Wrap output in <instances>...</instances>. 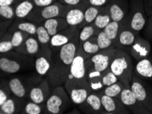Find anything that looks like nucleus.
<instances>
[{
    "instance_id": "nucleus-30",
    "label": "nucleus",
    "mask_w": 152,
    "mask_h": 114,
    "mask_svg": "<svg viewBox=\"0 0 152 114\" xmlns=\"http://www.w3.org/2000/svg\"><path fill=\"white\" fill-rule=\"evenodd\" d=\"M102 8L93 6H87L85 11L84 20L79 28L80 29L82 27L86 26V25L92 24L94 22V21H95L96 18L97 17Z\"/></svg>"
},
{
    "instance_id": "nucleus-6",
    "label": "nucleus",
    "mask_w": 152,
    "mask_h": 114,
    "mask_svg": "<svg viewBox=\"0 0 152 114\" xmlns=\"http://www.w3.org/2000/svg\"><path fill=\"white\" fill-rule=\"evenodd\" d=\"M72 101L64 85H59L52 90L45 103L46 113L61 114L67 110Z\"/></svg>"
},
{
    "instance_id": "nucleus-38",
    "label": "nucleus",
    "mask_w": 152,
    "mask_h": 114,
    "mask_svg": "<svg viewBox=\"0 0 152 114\" xmlns=\"http://www.w3.org/2000/svg\"><path fill=\"white\" fill-rule=\"evenodd\" d=\"M96 38H97V43L100 50L107 49L110 47H115L113 41L110 40L109 37L105 34L103 30L99 32L96 36Z\"/></svg>"
},
{
    "instance_id": "nucleus-18",
    "label": "nucleus",
    "mask_w": 152,
    "mask_h": 114,
    "mask_svg": "<svg viewBox=\"0 0 152 114\" xmlns=\"http://www.w3.org/2000/svg\"><path fill=\"white\" fill-rule=\"evenodd\" d=\"M101 101L104 109L105 113L110 114H130V111L124 105L121 100L117 98L110 97L98 92Z\"/></svg>"
},
{
    "instance_id": "nucleus-37",
    "label": "nucleus",
    "mask_w": 152,
    "mask_h": 114,
    "mask_svg": "<svg viewBox=\"0 0 152 114\" xmlns=\"http://www.w3.org/2000/svg\"><path fill=\"white\" fill-rule=\"evenodd\" d=\"M12 34L7 31L1 35L0 41V53H4L10 52L14 49L12 40Z\"/></svg>"
},
{
    "instance_id": "nucleus-41",
    "label": "nucleus",
    "mask_w": 152,
    "mask_h": 114,
    "mask_svg": "<svg viewBox=\"0 0 152 114\" xmlns=\"http://www.w3.org/2000/svg\"><path fill=\"white\" fill-rule=\"evenodd\" d=\"M10 96H12V92L8 84V81L1 79L0 88V105L6 101Z\"/></svg>"
},
{
    "instance_id": "nucleus-7",
    "label": "nucleus",
    "mask_w": 152,
    "mask_h": 114,
    "mask_svg": "<svg viewBox=\"0 0 152 114\" xmlns=\"http://www.w3.org/2000/svg\"><path fill=\"white\" fill-rule=\"evenodd\" d=\"M64 87L70 96L72 103L77 105L83 103L89 94L92 92L87 79H77L68 77L64 84Z\"/></svg>"
},
{
    "instance_id": "nucleus-20",
    "label": "nucleus",
    "mask_w": 152,
    "mask_h": 114,
    "mask_svg": "<svg viewBox=\"0 0 152 114\" xmlns=\"http://www.w3.org/2000/svg\"><path fill=\"white\" fill-rule=\"evenodd\" d=\"M137 36L138 35L129 28L125 21L122 23L121 28L115 42L114 46L119 49L126 51L134 43Z\"/></svg>"
},
{
    "instance_id": "nucleus-33",
    "label": "nucleus",
    "mask_w": 152,
    "mask_h": 114,
    "mask_svg": "<svg viewBox=\"0 0 152 114\" xmlns=\"http://www.w3.org/2000/svg\"><path fill=\"white\" fill-rule=\"evenodd\" d=\"M36 38L40 43V48H45L47 46H50V39L51 36H50L47 29L42 24H39L37 27L36 31Z\"/></svg>"
},
{
    "instance_id": "nucleus-10",
    "label": "nucleus",
    "mask_w": 152,
    "mask_h": 114,
    "mask_svg": "<svg viewBox=\"0 0 152 114\" xmlns=\"http://www.w3.org/2000/svg\"><path fill=\"white\" fill-rule=\"evenodd\" d=\"M117 51V48L110 47L100 50L86 60V69L88 71L102 72L109 68L110 62Z\"/></svg>"
},
{
    "instance_id": "nucleus-16",
    "label": "nucleus",
    "mask_w": 152,
    "mask_h": 114,
    "mask_svg": "<svg viewBox=\"0 0 152 114\" xmlns=\"http://www.w3.org/2000/svg\"><path fill=\"white\" fill-rule=\"evenodd\" d=\"M108 7L112 21L124 22L128 14L130 0H111Z\"/></svg>"
},
{
    "instance_id": "nucleus-21",
    "label": "nucleus",
    "mask_w": 152,
    "mask_h": 114,
    "mask_svg": "<svg viewBox=\"0 0 152 114\" xmlns=\"http://www.w3.org/2000/svg\"><path fill=\"white\" fill-rule=\"evenodd\" d=\"M87 4H79L77 6H70L66 13L65 18L69 26L79 27L84 20V15Z\"/></svg>"
},
{
    "instance_id": "nucleus-39",
    "label": "nucleus",
    "mask_w": 152,
    "mask_h": 114,
    "mask_svg": "<svg viewBox=\"0 0 152 114\" xmlns=\"http://www.w3.org/2000/svg\"><path fill=\"white\" fill-rule=\"evenodd\" d=\"M29 36L30 35L29 34L22 31H19V30L12 32L11 40H12L14 49H15L18 48V46L21 45Z\"/></svg>"
},
{
    "instance_id": "nucleus-45",
    "label": "nucleus",
    "mask_w": 152,
    "mask_h": 114,
    "mask_svg": "<svg viewBox=\"0 0 152 114\" xmlns=\"http://www.w3.org/2000/svg\"><path fill=\"white\" fill-rule=\"evenodd\" d=\"M58 1L67 6H77L79 4H87V0H58Z\"/></svg>"
},
{
    "instance_id": "nucleus-12",
    "label": "nucleus",
    "mask_w": 152,
    "mask_h": 114,
    "mask_svg": "<svg viewBox=\"0 0 152 114\" xmlns=\"http://www.w3.org/2000/svg\"><path fill=\"white\" fill-rule=\"evenodd\" d=\"M79 31L80 29L78 27L69 26L51 36L50 47L53 53L59 51L62 46L70 43Z\"/></svg>"
},
{
    "instance_id": "nucleus-14",
    "label": "nucleus",
    "mask_w": 152,
    "mask_h": 114,
    "mask_svg": "<svg viewBox=\"0 0 152 114\" xmlns=\"http://www.w3.org/2000/svg\"><path fill=\"white\" fill-rule=\"evenodd\" d=\"M126 51H127L135 60L139 62L150 55L151 46L149 40L138 35L134 43Z\"/></svg>"
},
{
    "instance_id": "nucleus-23",
    "label": "nucleus",
    "mask_w": 152,
    "mask_h": 114,
    "mask_svg": "<svg viewBox=\"0 0 152 114\" xmlns=\"http://www.w3.org/2000/svg\"><path fill=\"white\" fill-rule=\"evenodd\" d=\"M38 24L30 21L26 19V18H15L12 23L9 27L8 32L12 34L15 31H22L29 34L31 36H35L36 35L37 27Z\"/></svg>"
},
{
    "instance_id": "nucleus-27",
    "label": "nucleus",
    "mask_w": 152,
    "mask_h": 114,
    "mask_svg": "<svg viewBox=\"0 0 152 114\" xmlns=\"http://www.w3.org/2000/svg\"><path fill=\"white\" fill-rule=\"evenodd\" d=\"M42 24L47 29L50 36H54L59 32L69 27L66 18L64 17H55L45 21Z\"/></svg>"
},
{
    "instance_id": "nucleus-24",
    "label": "nucleus",
    "mask_w": 152,
    "mask_h": 114,
    "mask_svg": "<svg viewBox=\"0 0 152 114\" xmlns=\"http://www.w3.org/2000/svg\"><path fill=\"white\" fill-rule=\"evenodd\" d=\"M40 51V43L35 36L30 35L23 43L18 48L15 49V51L27 56L35 57Z\"/></svg>"
},
{
    "instance_id": "nucleus-1",
    "label": "nucleus",
    "mask_w": 152,
    "mask_h": 114,
    "mask_svg": "<svg viewBox=\"0 0 152 114\" xmlns=\"http://www.w3.org/2000/svg\"><path fill=\"white\" fill-rule=\"evenodd\" d=\"M79 32L70 43L62 46L57 53H53L51 65L46 75L53 90L59 85H64L67 80L74 58L79 46Z\"/></svg>"
},
{
    "instance_id": "nucleus-3",
    "label": "nucleus",
    "mask_w": 152,
    "mask_h": 114,
    "mask_svg": "<svg viewBox=\"0 0 152 114\" xmlns=\"http://www.w3.org/2000/svg\"><path fill=\"white\" fill-rule=\"evenodd\" d=\"M33 59L17 51L1 53L0 69L6 74H15L32 65Z\"/></svg>"
},
{
    "instance_id": "nucleus-48",
    "label": "nucleus",
    "mask_w": 152,
    "mask_h": 114,
    "mask_svg": "<svg viewBox=\"0 0 152 114\" xmlns=\"http://www.w3.org/2000/svg\"><path fill=\"white\" fill-rule=\"evenodd\" d=\"M151 113H152V108H151Z\"/></svg>"
},
{
    "instance_id": "nucleus-31",
    "label": "nucleus",
    "mask_w": 152,
    "mask_h": 114,
    "mask_svg": "<svg viewBox=\"0 0 152 114\" xmlns=\"http://www.w3.org/2000/svg\"><path fill=\"white\" fill-rule=\"evenodd\" d=\"M83 52L88 55L89 57L91 56L100 51V49L97 43V38L96 36L91 37V38L85 41L83 43L80 44Z\"/></svg>"
},
{
    "instance_id": "nucleus-32",
    "label": "nucleus",
    "mask_w": 152,
    "mask_h": 114,
    "mask_svg": "<svg viewBox=\"0 0 152 114\" xmlns=\"http://www.w3.org/2000/svg\"><path fill=\"white\" fill-rule=\"evenodd\" d=\"M122 23H123V22H117L111 21L103 29L105 34L109 37L110 40L113 41L114 45L117 36H118L119 31L121 28Z\"/></svg>"
},
{
    "instance_id": "nucleus-47",
    "label": "nucleus",
    "mask_w": 152,
    "mask_h": 114,
    "mask_svg": "<svg viewBox=\"0 0 152 114\" xmlns=\"http://www.w3.org/2000/svg\"><path fill=\"white\" fill-rule=\"evenodd\" d=\"M144 6L147 17L152 14V0H143Z\"/></svg>"
},
{
    "instance_id": "nucleus-46",
    "label": "nucleus",
    "mask_w": 152,
    "mask_h": 114,
    "mask_svg": "<svg viewBox=\"0 0 152 114\" xmlns=\"http://www.w3.org/2000/svg\"><path fill=\"white\" fill-rule=\"evenodd\" d=\"M23 0H0V6H16Z\"/></svg>"
},
{
    "instance_id": "nucleus-8",
    "label": "nucleus",
    "mask_w": 152,
    "mask_h": 114,
    "mask_svg": "<svg viewBox=\"0 0 152 114\" xmlns=\"http://www.w3.org/2000/svg\"><path fill=\"white\" fill-rule=\"evenodd\" d=\"M42 80V76L37 74L30 76H15L8 81L11 92L13 96L25 100L29 99V94L32 88Z\"/></svg>"
},
{
    "instance_id": "nucleus-29",
    "label": "nucleus",
    "mask_w": 152,
    "mask_h": 114,
    "mask_svg": "<svg viewBox=\"0 0 152 114\" xmlns=\"http://www.w3.org/2000/svg\"><path fill=\"white\" fill-rule=\"evenodd\" d=\"M111 21V17H110L109 11V7L107 6L102 7L93 24L96 27V28L100 32L103 30Z\"/></svg>"
},
{
    "instance_id": "nucleus-34",
    "label": "nucleus",
    "mask_w": 152,
    "mask_h": 114,
    "mask_svg": "<svg viewBox=\"0 0 152 114\" xmlns=\"http://www.w3.org/2000/svg\"><path fill=\"white\" fill-rule=\"evenodd\" d=\"M125 88V85L121 81H118L117 82L113 83V84L106 87L102 91L100 92V93H102L103 94H105L110 97L119 99L122 91H123Z\"/></svg>"
},
{
    "instance_id": "nucleus-43",
    "label": "nucleus",
    "mask_w": 152,
    "mask_h": 114,
    "mask_svg": "<svg viewBox=\"0 0 152 114\" xmlns=\"http://www.w3.org/2000/svg\"><path fill=\"white\" fill-rule=\"evenodd\" d=\"M110 1L111 0H87V4L88 6L102 8L109 5Z\"/></svg>"
},
{
    "instance_id": "nucleus-17",
    "label": "nucleus",
    "mask_w": 152,
    "mask_h": 114,
    "mask_svg": "<svg viewBox=\"0 0 152 114\" xmlns=\"http://www.w3.org/2000/svg\"><path fill=\"white\" fill-rule=\"evenodd\" d=\"M51 92L49 83L46 79H42L40 83L32 88L29 94V99L36 103L45 104Z\"/></svg>"
},
{
    "instance_id": "nucleus-4",
    "label": "nucleus",
    "mask_w": 152,
    "mask_h": 114,
    "mask_svg": "<svg viewBox=\"0 0 152 114\" xmlns=\"http://www.w3.org/2000/svg\"><path fill=\"white\" fill-rule=\"evenodd\" d=\"M70 6L56 1L49 6L35 8L26 17V19L36 24H42L45 21L55 17L65 18Z\"/></svg>"
},
{
    "instance_id": "nucleus-42",
    "label": "nucleus",
    "mask_w": 152,
    "mask_h": 114,
    "mask_svg": "<svg viewBox=\"0 0 152 114\" xmlns=\"http://www.w3.org/2000/svg\"><path fill=\"white\" fill-rule=\"evenodd\" d=\"M143 33L147 40L152 41V14L147 17L146 25L144 27Z\"/></svg>"
},
{
    "instance_id": "nucleus-35",
    "label": "nucleus",
    "mask_w": 152,
    "mask_h": 114,
    "mask_svg": "<svg viewBox=\"0 0 152 114\" xmlns=\"http://www.w3.org/2000/svg\"><path fill=\"white\" fill-rule=\"evenodd\" d=\"M21 113L25 114H41L46 113L45 104H38L30 101L25 103Z\"/></svg>"
},
{
    "instance_id": "nucleus-25",
    "label": "nucleus",
    "mask_w": 152,
    "mask_h": 114,
    "mask_svg": "<svg viewBox=\"0 0 152 114\" xmlns=\"http://www.w3.org/2000/svg\"><path fill=\"white\" fill-rule=\"evenodd\" d=\"M25 100L18 99L15 96H10L6 101L0 105L1 114L21 113L25 104Z\"/></svg>"
},
{
    "instance_id": "nucleus-44",
    "label": "nucleus",
    "mask_w": 152,
    "mask_h": 114,
    "mask_svg": "<svg viewBox=\"0 0 152 114\" xmlns=\"http://www.w3.org/2000/svg\"><path fill=\"white\" fill-rule=\"evenodd\" d=\"M32 1L34 2L35 8H40V7L49 6L58 0H32Z\"/></svg>"
},
{
    "instance_id": "nucleus-40",
    "label": "nucleus",
    "mask_w": 152,
    "mask_h": 114,
    "mask_svg": "<svg viewBox=\"0 0 152 114\" xmlns=\"http://www.w3.org/2000/svg\"><path fill=\"white\" fill-rule=\"evenodd\" d=\"M1 19L12 21L15 18V8L13 6H0Z\"/></svg>"
},
{
    "instance_id": "nucleus-5",
    "label": "nucleus",
    "mask_w": 152,
    "mask_h": 114,
    "mask_svg": "<svg viewBox=\"0 0 152 114\" xmlns=\"http://www.w3.org/2000/svg\"><path fill=\"white\" fill-rule=\"evenodd\" d=\"M147 17L143 0H130V8L126 20L129 28L139 35L140 32L144 29Z\"/></svg>"
},
{
    "instance_id": "nucleus-36",
    "label": "nucleus",
    "mask_w": 152,
    "mask_h": 114,
    "mask_svg": "<svg viewBox=\"0 0 152 114\" xmlns=\"http://www.w3.org/2000/svg\"><path fill=\"white\" fill-rule=\"evenodd\" d=\"M99 32L100 31L96 28L93 23L82 27L79 32V43H83L91 37L97 36Z\"/></svg>"
},
{
    "instance_id": "nucleus-2",
    "label": "nucleus",
    "mask_w": 152,
    "mask_h": 114,
    "mask_svg": "<svg viewBox=\"0 0 152 114\" xmlns=\"http://www.w3.org/2000/svg\"><path fill=\"white\" fill-rule=\"evenodd\" d=\"M109 68L126 88H130L134 66L132 57L127 51L117 48Z\"/></svg>"
},
{
    "instance_id": "nucleus-11",
    "label": "nucleus",
    "mask_w": 152,
    "mask_h": 114,
    "mask_svg": "<svg viewBox=\"0 0 152 114\" xmlns=\"http://www.w3.org/2000/svg\"><path fill=\"white\" fill-rule=\"evenodd\" d=\"M119 99L130 111V113L134 114H151L143 104L138 100L130 88H124Z\"/></svg>"
},
{
    "instance_id": "nucleus-26",
    "label": "nucleus",
    "mask_w": 152,
    "mask_h": 114,
    "mask_svg": "<svg viewBox=\"0 0 152 114\" xmlns=\"http://www.w3.org/2000/svg\"><path fill=\"white\" fill-rule=\"evenodd\" d=\"M133 72L139 77L152 82V56L137 62Z\"/></svg>"
},
{
    "instance_id": "nucleus-9",
    "label": "nucleus",
    "mask_w": 152,
    "mask_h": 114,
    "mask_svg": "<svg viewBox=\"0 0 152 114\" xmlns=\"http://www.w3.org/2000/svg\"><path fill=\"white\" fill-rule=\"evenodd\" d=\"M130 89L139 101L151 113L152 108V86L146 80L139 77L133 72Z\"/></svg>"
},
{
    "instance_id": "nucleus-19",
    "label": "nucleus",
    "mask_w": 152,
    "mask_h": 114,
    "mask_svg": "<svg viewBox=\"0 0 152 114\" xmlns=\"http://www.w3.org/2000/svg\"><path fill=\"white\" fill-rule=\"evenodd\" d=\"M79 106L80 110L85 113H105L98 92H92L90 93L83 103Z\"/></svg>"
},
{
    "instance_id": "nucleus-28",
    "label": "nucleus",
    "mask_w": 152,
    "mask_h": 114,
    "mask_svg": "<svg viewBox=\"0 0 152 114\" xmlns=\"http://www.w3.org/2000/svg\"><path fill=\"white\" fill-rule=\"evenodd\" d=\"M15 18H26L31 11L35 8L32 0H23L15 7Z\"/></svg>"
},
{
    "instance_id": "nucleus-13",
    "label": "nucleus",
    "mask_w": 152,
    "mask_h": 114,
    "mask_svg": "<svg viewBox=\"0 0 152 114\" xmlns=\"http://www.w3.org/2000/svg\"><path fill=\"white\" fill-rule=\"evenodd\" d=\"M88 57L83 51L80 44L76 55L70 67V71L68 77L77 79H87L86 60Z\"/></svg>"
},
{
    "instance_id": "nucleus-22",
    "label": "nucleus",
    "mask_w": 152,
    "mask_h": 114,
    "mask_svg": "<svg viewBox=\"0 0 152 114\" xmlns=\"http://www.w3.org/2000/svg\"><path fill=\"white\" fill-rule=\"evenodd\" d=\"M118 81V79L115 76V74H114L110 71V69L109 68L107 71L102 72V74L92 84L91 89L92 92H100L102 91L106 87L113 84Z\"/></svg>"
},
{
    "instance_id": "nucleus-15",
    "label": "nucleus",
    "mask_w": 152,
    "mask_h": 114,
    "mask_svg": "<svg viewBox=\"0 0 152 114\" xmlns=\"http://www.w3.org/2000/svg\"><path fill=\"white\" fill-rule=\"evenodd\" d=\"M52 56L53 52L50 46L40 48V52L35 56L34 66L36 73L42 77L47 75L49 71L51 65Z\"/></svg>"
}]
</instances>
